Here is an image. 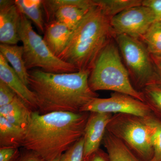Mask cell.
Here are the masks:
<instances>
[{
    "label": "cell",
    "instance_id": "8",
    "mask_svg": "<svg viewBox=\"0 0 161 161\" xmlns=\"http://www.w3.org/2000/svg\"><path fill=\"white\" fill-rule=\"evenodd\" d=\"M155 22L151 9L141 5L126 9L113 17L110 20V25L114 37L125 35L141 40Z\"/></svg>",
    "mask_w": 161,
    "mask_h": 161
},
{
    "label": "cell",
    "instance_id": "10",
    "mask_svg": "<svg viewBox=\"0 0 161 161\" xmlns=\"http://www.w3.org/2000/svg\"><path fill=\"white\" fill-rule=\"evenodd\" d=\"M80 112L131 114L147 117L152 114L145 103L130 95L114 92L108 98H95L86 105Z\"/></svg>",
    "mask_w": 161,
    "mask_h": 161
},
{
    "label": "cell",
    "instance_id": "3",
    "mask_svg": "<svg viewBox=\"0 0 161 161\" xmlns=\"http://www.w3.org/2000/svg\"><path fill=\"white\" fill-rule=\"evenodd\" d=\"M77 27L59 59L79 71L91 72L105 46L114 38L110 19L95 1Z\"/></svg>",
    "mask_w": 161,
    "mask_h": 161
},
{
    "label": "cell",
    "instance_id": "26",
    "mask_svg": "<svg viewBox=\"0 0 161 161\" xmlns=\"http://www.w3.org/2000/svg\"><path fill=\"white\" fill-rule=\"evenodd\" d=\"M16 95L7 85L0 80V107L10 103Z\"/></svg>",
    "mask_w": 161,
    "mask_h": 161
},
{
    "label": "cell",
    "instance_id": "17",
    "mask_svg": "<svg viewBox=\"0 0 161 161\" xmlns=\"http://www.w3.org/2000/svg\"><path fill=\"white\" fill-rule=\"evenodd\" d=\"M102 142L106 149L109 161H140L121 141L107 130Z\"/></svg>",
    "mask_w": 161,
    "mask_h": 161
},
{
    "label": "cell",
    "instance_id": "23",
    "mask_svg": "<svg viewBox=\"0 0 161 161\" xmlns=\"http://www.w3.org/2000/svg\"><path fill=\"white\" fill-rule=\"evenodd\" d=\"M150 119L153 128V155L149 161H161V120L153 114L150 115Z\"/></svg>",
    "mask_w": 161,
    "mask_h": 161
},
{
    "label": "cell",
    "instance_id": "29",
    "mask_svg": "<svg viewBox=\"0 0 161 161\" xmlns=\"http://www.w3.org/2000/svg\"><path fill=\"white\" fill-rule=\"evenodd\" d=\"M151 56L155 72V83L161 87V57L151 54Z\"/></svg>",
    "mask_w": 161,
    "mask_h": 161
},
{
    "label": "cell",
    "instance_id": "7",
    "mask_svg": "<svg viewBox=\"0 0 161 161\" xmlns=\"http://www.w3.org/2000/svg\"><path fill=\"white\" fill-rule=\"evenodd\" d=\"M114 39L136 89L141 92L148 85L155 83L153 62L145 44L140 40L125 35H116Z\"/></svg>",
    "mask_w": 161,
    "mask_h": 161
},
{
    "label": "cell",
    "instance_id": "13",
    "mask_svg": "<svg viewBox=\"0 0 161 161\" xmlns=\"http://www.w3.org/2000/svg\"><path fill=\"white\" fill-rule=\"evenodd\" d=\"M0 80L7 85L34 111H37L36 96L23 83L6 59L0 53Z\"/></svg>",
    "mask_w": 161,
    "mask_h": 161
},
{
    "label": "cell",
    "instance_id": "21",
    "mask_svg": "<svg viewBox=\"0 0 161 161\" xmlns=\"http://www.w3.org/2000/svg\"><path fill=\"white\" fill-rule=\"evenodd\" d=\"M150 54L161 57V21L154 22L140 40Z\"/></svg>",
    "mask_w": 161,
    "mask_h": 161
},
{
    "label": "cell",
    "instance_id": "11",
    "mask_svg": "<svg viewBox=\"0 0 161 161\" xmlns=\"http://www.w3.org/2000/svg\"><path fill=\"white\" fill-rule=\"evenodd\" d=\"M21 13L12 0L0 1V42L16 45L20 41L19 29Z\"/></svg>",
    "mask_w": 161,
    "mask_h": 161
},
{
    "label": "cell",
    "instance_id": "5",
    "mask_svg": "<svg viewBox=\"0 0 161 161\" xmlns=\"http://www.w3.org/2000/svg\"><path fill=\"white\" fill-rule=\"evenodd\" d=\"M151 115L143 118L131 114H113L107 131L121 141L140 161H149L153 151Z\"/></svg>",
    "mask_w": 161,
    "mask_h": 161
},
{
    "label": "cell",
    "instance_id": "31",
    "mask_svg": "<svg viewBox=\"0 0 161 161\" xmlns=\"http://www.w3.org/2000/svg\"><path fill=\"white\" fill-rule=\"evenodd\" d=\"M62 155V154H61ZM61 155L57 157L56 158L53 159L51 160L48 161H60V159H61Z\"/></svg>",
    "mask_w": 161,
    "mask_h": 161
},
{
    "label": "cell",
    "instance_id": "15",
    "mask_svg": "<svg viewBox=\"0 0 161 161\" xmlns=\"http://www.w3.org/2000/svg\"><path fill=\"white\" fill-rule=\"evenodd\" d=\"M33 112L31 108L17 95L10 103L0 107V116L26 131Z\"/></svg>",
    "mask_w": 161,
    "mask_h": 161
},
{
    "label": "cell",
    "instance_id": "1",
    "mask_svg": "<svg viewBox=\"0 0 161 161\" xmlns=\"http://www.w3.org/2000/svg\"><path fill=\"white\" fill-rule=\"evenodd\" d=\"M90 71L54 74L40 69L28 71L29 87L36 96L37 112L78 113L98 94L88 83Z\"/></svg>",
    "mask_w": 161,
    "mask_h": 161
},
{
    "label": "cell",
    "instance_id": "18",
    "mask_svg": "<svg viewBox=\"0 0 161 161\" xmlns=\"http://www.w3.org/2000/svg\"><path fill=\"white\" fill-rule=\"evenodd\" d=\"M26 130L0 116V147H23Z\"/></svg>",
    "mask_w": 161,
    "mask_h": 161
},
{
    "label": "cell",
    "instance_id": "22",
    "mask_svg": "<svg viewBox=\"0 0 161 161\" xmlns=\"http://www.w3.org/2000/svg\"><path fill=\"white\" fill-rule=\"evenodd\" d=\"M145 103L153 114L161 120V87L155 83L148 85L141 90Z\"/></svg>",
    "mask_w": 161,
    "mask_h": 161
},
{
    "label": "cell",
    "instance_id": "25",
    "mask_svg": "<svg viewBox=\"0 0 161 161\" xmlns=\"http://www.w3.org/2000/svg\"><path fill=\"white\" fill-rule=\"evenodd\" d=\"M21 157L19 148L0 147V161H19Z\"/></svg>",
    "mask_w": 161,
    "mask_h": 161
},
{
    "label": "cell",
    "instance_id": "24",
    "mask_svg": "<svg viewBox=\"0 0 161 161\" xmlns=\"http://www.w3.org/2000/svg\"><path fill=\"white\" fill-rule=\"evenodd\" d=\"M84 158V137H81L61 156L60 161H82Z\"/></svg>",
    "mask_w": 161,
    "mask_h": 161
},
{
    "label": "cell",
    "instance_id": "27",
    "mask_svg": "<svg viewBox=\"0 0 161 161\" xmlns=\"http://www.w3.org/2000/svg\"><path fill=\"white\" fill-rule=\"evenodd\" d=\"M142 5L151 9L155 17V22L161 21V0H143Z\"/></svg>",
    "mask_w": 161,
    "mask_h": 161
},
{
    "label": "cell",
    "instance_id": "12",
    "mask_svg": "<svg viewBox=\"0 0 161 161\" xmlns=\"http://www.w3.org/2000/svg\"><path fill=\"white\" fill-rule=\"evenodd\" d=\"M113 114L90 112L84 133V158L96 152L100 148L107 127Z\"/></svg>",
    "mask_w": 161,
    "mask_h": 161
},
{
    "label": "cell",
    "instance_id": "9",
    "mask_svg": "<svg viewBox=\"0 0 161 161\" xmlns=\"http://www.w3.org/2000/svg\"><path fill=\"white\" fill-rule=\"evenodd\" d=\"M42 4L46 23L56 20L73 31L95 2V0H45L42 1Z\"/></svg>",
    "mask_w": 161,
    "mask_h": 161
},
{
    "label": "cell",
    "instance_id": "6",
    "mask_svg": "<svg viewBox=\"0 0 161 161\" xmlns=\"http://www.w3.org/2000/svg\"><path fill=\"white\" fill-rule=\"evenodd\" d=\"M19 35L23 43V59L28 71L38 68L43 71L54 74L78 71L75 66L52 53L43 38L34 30L29 19L22 13Z\"/></svg>",
    "mask_w": 161,
    "mask_h": 161
},
{
    "label": "cell",
    "instance_id": "19",
    "mask_svg": "<svg viewBox=\"0 0 161 161\" xmlns=\"http://www.w3.org/2000/svg\"><path fill=\"white\" fill-rule=\"evenodd\" d=\"M15 3L21 13L31 20L38 29L44 33L45 24L43 19L42 0H15Z\"/></svg>",
    "mask_w": 161,
    "mask_h": 161
},
{
    "label": "cell",
    "instance_id": "2",
    "mask_svg": "<svg viewBox=\"0 0 161 161\" xmlns=\"http://www.w3.org/2000/svg\"><path fill=\"white\" fill-rule=\"evenodd\" d=\"M90 112L34 111L23 147L48 161L61 155L83 136Z\"/></svg>",
    "mask_w": 161,
    "mask_h": 161
},
{
    "label": "cell",
    "instance_id": "20",
    "mask_svg": "<svg viewBox=\"0 0 161 161\" xmlns=\"http://www.w3.org/2000/svg\"><path fill=\"white\" fill-rule=\"evenodd\" d=\"M110 19L122 12L142 5V0H95Z\"/></svg>",
    "mask_w": 161,
    "mask_h": 161
},
{
    "label": "cell",
    "instance_id": "14",
    "mask_svg": "<svg viewBox=\"0 0 161 161\" xmlns=\"http://www.w3.org/2000/svg\"><path fill=\"white\" fill-rule=\"evenodd\" d=\"M73 31L56 20L45 24L43 40L53 54L59 58L66 48Z\"/></svg>",
    "mask_w": 161,
    "mask_h": 161
},
{
    "label": "cell",
    "instance_id": "4",
    "mask_svg": "<svg viewBox=\"0 0 161 161\" xmlns=\"http://www.w3.org/2000/svg\"><path fill=\"white\" fill-rule=\"evenodd\" d=\"M114 39L101 52L91 71L88 83L92 91L107 90L132 96L145 103L143 95L134 87L121 58Z\"/></svg>",
    "mask_w": 161,
    "mask_h": 161
},
{
    "label": "cell",
    "instance_id": "30",
    "mask_svg": "<svg viewBox=\"0 0 161 161\" xmlns=\"http://www.w3.org/2000/svg\"><path fill=\"white\" fill-rule=\"evenodd\" d=\"M82 161H109L108 153L99 149L91 155L83 158Z\"/></svg>",
    "mask_w": 161,
    "mask_h": 161
},
{
    "label": "cell",
    "instance_id": "28",
    "mask_svg": "<svg viewBox=\"0 0 161 161\" xmlns=\"http://www.w3.org/2000/svg\"><path fill=\"white\" fill-rule=\"evenodd\" d=\"M19 161H45V160L36 153L24 148V150L21 151V157Z\"/></svg>",
    "mask_w": 161,
    "mask_h": 161
},
{
    "label": "cell",
    "instance_id": "16",
    "mask_svg": "<svg viewBox=\"0 0 161 161\" xmlns=\"http://www.w3.org/2000/svg\"><path fill=\"white\" fill-rule=\"evenodd\" d=\"M0 53L10 64L23 83L29 87V74L23 59V46L1 43Z\"/></svg>",
    "mask_w": 161,
    "mask_h": 161
}]
</instances>
